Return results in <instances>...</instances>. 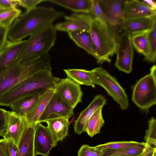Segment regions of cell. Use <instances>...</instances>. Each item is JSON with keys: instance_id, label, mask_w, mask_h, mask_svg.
<instances>
[{"instance_id": "7402d4cb", "label": "cell", "mask_w": 156, "mask_h": 156, "mask_svg": "<svg viewBox=\"0 0 156 156\" xmlns=\"http://www.w3.org/2000/svg\"><path fill=\"white\" fill-rule=\"evenodd\" d=\"M36 125H29L22 134L18 146L17 156H34V137Z\"/></svg>"}, {"instance_id": "ac0fdd59", "label": "cell", "mask_w": 156, "mask_h": 156, "mask_svg": "<svg viewBox=\"0 0 156 156\" xmlns=\"http://www.w3.org/2000/svg\"><path fill=\"white\" fill-rule=\"evenodd\" d=\"M156 11L149 8L140 0H126L123 11V19H131L156 15Z\"/></svg>"}, {"instance_id": "603a6c76", "label": "cell", "mask_w": 156, "mask_h": 156, "mask_svg": "<svg viewBox=\"0 0 156 156\" xmlns=\"http://www.w3.org/2000/svg\"><path fill=\"white\" fill-rule=\"evenodd\" d=\"M68 33L69 37L76 44L97 59L96 50L88 32L76 31Z\"/></svg>"}, {"instance_id": "8d00e7d4", "label": "cell", "mask_w": 156, "mask_h": 156, "mask_svg": "<svg viewBox=\"0 0 156 156\" xmlns=\"http://www.w3.org/2000/svg\"><path fill=\"white\" fill-rule=\"evenodd\" d=\"M9 28L10 27L0 25V51L8 40Z\"/></svg>"}, {"instance_id": "ba28073f", "label": "cell", "mask_w": 156, "mask_h": 156, "mask_svg": "<svg viewBox=\"0 0 156 156\" xmlns=\"http://www.w3.org/2000/svg\"><path fill=\"white\" fill-rule=\"evenodd\" d=\"M118 47L115 66L120 71L130 73L132 70L133 48L131 35L122 33L117 38Z\"/></svg>"}, {"instance_id": "44dd1931", "label": "cell", "mask_w": 156, "mask_h": 156, "mask_svg": "<svg viewBox=\"0 0 156 156\" xmlns=\"http://www.w3.org/2000/svg\"><path fill=\"white\" fill-rule=\"evenodd\" d=\"M68 118H60L45 122L56 144L68 136L70 122Z\"/></svg>"}, {"instance_id": "1f68e13d", "label": "cell", "mask_w": 156, "mask_h": 156, "mask_svg": "<svg viewBox=\"0 0 156 156\" xmlns=\"http://www.w3.org/2000/svg\"><path fill=\"white\" fill-rule=\"evenodd\" d=\"M148 128L145 131L144 137L145 142L151 146L156 147V119L152 117L148 122Z\"/></svg>"}, {"instance_id": "cb8c5ba5", "label": "cell", "mask_w": 156, "mask_h": 156, "mask_svg": "<svg viewBox=\"0 0 156 156\" xmlns=\"http://www.w3.org/2000/svg\"><path fill=\"white\" fill-rule=\"evenodd\" d=\"M68 9L74 13L89 14L92 0H45Z\"/></svg>"}, {"instance_id": "4fadbf2b", "label": "cell", "mask_w": 156, "mask_h": 156, "mask_svg": "<svg viewBox=\"0 0 156 156\" xmlns=\"http://www.w3.org/2000/svg\"><path fill=\"white\" fill-rule=\"evenodd\" d=\"M27 42V40L17 41H7L0 51V74L18 59Z\"/></svg>"}, {"instance_id": "7c38bea8", "label": "cell", "mask_w": 156, "mask_h": 156, "mask_svg": "<svg viewBox=\"0 0 156 156\" xmlns=\"http://www.w3.org/2000/svg\"><path fill=\"white\" fill-rule=\"evenodd\" d=\"M57 145L47 127L41 122L37 123L35 127L34 156H48L51 149Z\"/></svg>"}, {"instance_id": "ffe728a7", "label": "cell", "mask_w": 156, "mask_h": 156, "mask_svg": "<svg viewBox=\"0 0 156 156\" xmlns=\"http://www.w3.org/2000/svg\"><path fill=\"white\" fill-rule=\"evenodd\" d=\"M44 92L29 94L16 100L9 106L12 111L25 117L31 110L40 96Z\"/></svg>"}, {"instance_id": "60d3db41", "label": "cell", "mask_w": 156, "mask_h": 156, "mask_svg": "<svg viewBox=\"0 0 156 156\" xmlns=\"http://www.w3.org/2000/svg\"><path fill=\"white\" fill-rule=\"evenodd\" d=\"M10 156H17L19 149L18 146L11 140H7Z\"/></svg>"}, {"instance_id": "5b68a950", "label": "cell", "mask_w": 156, "mask_h": 156, "mask_svg": "<svg viewBox=\"0 0 156 156\" xmlns=\"http://www.w3.org/2000/svg\"><path fill=\"white\" fill-rule=\"evenodd\" d=\"M57 30L53 24L37 31L27 40L17 60L24 62L48 54L55 44Z\"/></svg>"}, {"instance_id": "30bf717a", "label": "cell", "mask_w": 156, "mask_h": 156, "mask_svg": "<svg viewBox=\"0 0 156 156\" xmlns=\"http://www.w3.org/2000/svg\"><path fill=\"white\" fill-rule=\"evenodd\" d=\"M64 20L56 23L54 27L58 31L68 33L83 31L88 32L90 28L93 18L90 14L73 13L65 16Z\"/></svg>"}, {"instance_id": "f35d334b", "label": "cell", "mask_w": 156, "mask_h": 156, "mask_svg": "<svg viewBox=\"0 0 156 156\" xmlns=\"http://www.w3.org/2000/svg\"><path fill=\"white\" fill-rule=\"evenodd\" d=\"M0 156H10L7 140H0Z\"/></svg>"}, {"instance_id": "484cf974", "label": "cell", "mask_w": 156, "mask_h": 156, "mask_svg": "<svg viewBox=\"0 0 156 156\" xmlns=\"http://www.w3.org/2000/svg\"><path fill=\"white\" fill-rule=\"evenodd\" d=\"M102 108H100L94 114L87 123L84 132L90 137L100 133L105 123L102 114Z\"/></svg>"}, {"instance_id": "9c48e42d", "label": "cell", "mask_w": 156, "mask_h": 156, "mask_svg": "<svg viewBox=\"0 0 156 156\" xmlns=\"http://www.w3.org/2000/svg\"><path fill=\"white\" fill-rule=\"evenodd\" d=\"M53 88L55 93L73 109L82 102L83 93L80 85L68 77L61 79Z\"/></svg>"}, {"instance_id": "d6986e66", "label": "cell", "mask_w": 156, "mask_h": 156, "mask_svg": "<svg viewBox=\"0 0 156 156\" xmlns=\"http://www.w3.org/2000/svg\"><path fill=\"white\" fill-rule=\"evenodd\" d=\"M55 93L54 89L52 88L40 96L31 110L24 118L29 124L36 125L38 122L40 117Z\"/></svg>"}, {"instance_id": "7a4b0ae2", "label": "cell", "mask_w": 156, "mask_h": 156, "mask_svg": "<svg viewBox=\"0 0 156 156\" xmlns=\"http://www.w3.org/2000/svg\"><path fill=\"white\" fill-rule=\"evenodd\" d=\"M45 69H52L49 54L23 62L17 60L0 74V98L24 80Z\"/></svg>"}, {"instance_id": "e0dca14e", "label": "cell", "mask_w": 156, "mask_h": 156, "mask_svg": "<svg viewBox=\"0 0 156 156\" xmlns=\"http://www.w3.org/2000/svg\"><path fill=\"white\" fill-rule=\"evenodd\" d=\"M29 125L24 117L10 112L6 133L3 138L12 140L18 146L22 134Z\"/></svg>"}, {"instance_id": "e575fe53", "label": "cell", "mask_w": 156, "mask_h": 156, "mask_svg": "<svg viewBox=\"0 0 156 156\" xmlns=\"http://www.w3.org/2000/svg\"><path fill=\"white\" fill-rule=\"evenodd\" d=\"M10 112L0 108V136L3 138L6 133Z\"/></svg>"}, {"instance_id": "d6a6232c", "label": "cell", "mask_w": 156, "mask_h": 156, "mask_svg": "<svg viewBox=\"0 0 156 156\" xmlns=\"http://www.w3.org/2000/svg\"><path fill=\"white\" fill-rule=\"evenodd\" d=\"M103 150L88 144L82 145L78 152L77 156H102Z\"/></svg>"}, {"instance_id": "f1b7e54d", "label": "cell", "mask_w": 156, "mask_h": 156, "mask_svg": "<svg viewBox=\"0 0 156 156\" xmlns=\"http://www.w3.org/2000/svg\"><path fill=\"white\" fill-rule=\"evenodd\" d=\"M145 146L120 149L103 150L102 156H137L142 153Z\"/></svg>"}, {"instance_id": "277c9868", "label": "cell", "mask_w": 156, "mask_h": 156, "mask_svg": "<svg viewBox=\"0 0 156 156\" xmlns=\"http://www.w3.org/2000/svg\"><path fill=\"white\" fill-rule=\"evenodd\" d=\"M96 48L98 63H110L118 47L116 36L106 23L93 18L89 32Z\"/></svg>"}, {"instance_id": "8992f818", "label": "cell", "mask_w": 156, "mask_h": 156, "mask_svg": "<svg viewBox=\"0 0 156 156\" xmlns=\"http://www.w3.org/2000/svg\"><path fill=\"white\" fill-rule=\"evenodd\" d=\"M132 100L140 109L147 111L156 104V66L150 73L140 78L133 89Z\"/></svg>"}, {"instance_id": "ab89813d", "label": "cell", "mask_w": 156, "mask_h": 156, "mask_svg": "<svg viewBox=\"0 0 156 156\" xmlns=\"http://www.w3.org/2000/svg\"><path fill=\"white\" fill-rule=\"evenodd\" d=\"M156 153V147L146 143L144 150L139 156H153Z\"/></svg>"}, {"instance_id": "4316f807", "label": "cell", "mask_w": 156, "mask_h": 156, "mask_svg": "<svg viewBox=\"0 0 156 156\" xmlns=\"http://www.w3.org/2000/svg\"><path fill=\"white\" fill-rule=\"evenodd\" d=\"M149 31V30H148ZM148 31L131 35L132 45L137 52L147 57L150 53V47L148 38Z\"/></svg>"}, {"instance_id": "3957f363", "label": "cell", "mask_w": 156, "mask_h": 156, "mask_svg": "<svg viewBox=\"0 0 156 156\" xmlns=\"http://www.w3.org/2000/svg\"><path fill=\"white\" fill-rule=\"evenodd\" d=\"M61 79L53 75L52 70H41L11 88L0 98V105L9 107L15 101L27 95L44 92L53 88Z\"/></svg>"}, {"instance_id": "4dcf8cb0", "label": "cell", "mask_w": 156, "mask_h": 156, "mask_svg": "<svg viewBox=\"0 0 156 156\" xmlns=\"http://www.w3.org/2000/svg\"><path fill=\"white\" fill-rule=\"evenodd\" d=\"M21 11L16 8L0 13V25L10 27L14 21L21 15Z\"/></svg>"}, {"instance_id": "836d02e7", "label": "cell", "mask_w": 156, "mask_h": 156, "mask_svg": "<svg viewBox=\"0 0 156 156\" xmlns=\"http://www.w3.org/2000/svg\"><path fill=\"white\" fill-rule=\"evenodd\" d=\"M89 14L93 18L107 23L105 16L99 5L98 0H92Z\"/></svg>"}, {"instance_id": "83f0119b", "label": "cell", "mask_w": 156, "mask_h": 156, "mask_svg": "<svg viewBox=\"0 0 156 156\" xmlns=\"http://www.w3.org/2000/svg\"><path fill=\"white\" fill-rule=\"evenodd\" d=\"M145 142L134 141H111L98 145L96 147L102 150H117L145 146Z\"/></svg>"}, {"instance_id": "b9f144b4", "label": "cell", "mask_w": 156, "mask_h": 156, "mask_svg": "<svg viewBox=\"0 0 156 156\" xmlns=\"http://www.w3.org/2000/svg\"><path fill=\"white\" fill-rule=\"evenodd\" d=\"M144 4L149 8L156 11V2L153 0H140Z\"/></svg>"}, {"instance_id": "6da1fadb", "label": "cell", "mask_w": 156, "mask_h": 156, "mask_svg": "<svg viewBox=\"0 0 156 156\" xmlns=\"http://www.w3.org/2000/svg\"><path fill=\"white\" fill-rule=\"evenodd\" d=\"M64 13L53 8L37 7L21 14L10 27L8 38L12 41L23 40L37 31L53 24Z\"/></svg>"}, {"instance_id": "74e56055", "label": "cell", "mask_w": 156, "mask_h": 156, "mask_svg": "<svg viewBox=\"0 0 156 156\" xmlns=\"http://www.w3.org/2000/svg\"><path fill=\"white\" fill-rule=\"evenodd\" d=\"M18 5L17 0H0V7L6 10L15 9Z\"/></svg>"}, {"instance_id": "5bb4252c", "label": "cell", "mask_w": 156, "mask_h": 156, "mask_svg": "<svg viewBox=\"0 0 156 156\" xmlns=\"http://www.w3.org/2000/svg\"><path fill=\"white\" fill-rule=\"evenodd\" d=\"M110 27H117L123 20V11L126 0H98Z\"/></svg>"}, {"instance_id": "d590c367", "label": "cell", "mask_w": 156, "mask_h": 156, "mask_svg": "<svg viewBox=\"0 0 156 156\" xmlns=\"http://www.w3.org/2000/svg\"><path fill=\"white\" fill-rule=\"evenodd\" d=\"M45 0H17L18 5L25 8L27 11L37 7V5Z\"/></svg>"}, {"instance_id": "ee69618b", "label": "cell", "mask_w": 156, "mask_h": 156, "mask_svg": "<svg viewBox=\"0 0 156 156\" xmlns=\"http://www.w3.org/2000/svg\"><path fill=\"white\" fill-rule=\"evenodd\" d=\"M140 155H137V156H139Z\"/></svg>"}, {"instance_id": "d4e9b609", "label": "cell", "mask_w": 156, "mask_h": 156, "mask_svg": "<svg viewBox=\"0 0 156 156\" xmlns=\"http://www.w3.org/2000/svg\"><path fill=\"white\" fill-rule=\"evenodd\" d=\"M67 77L80 85H84L95 87L91 70L82 69H63Z\"/></svg>"}, {"instance_id": "7bdbcfd3", "label": "cell", "mask_w": 156, "mask_h": 156, "mask_svg": "<svg viewBox=\"0 0 156 156\" xmlns=\"http://www.w3.org/2000/svg\"><path fill=\"white\" fill-rule=\"evenodd\" d=\"M8 10H9L5 9L0 7V13Z\"/></svg>"}, {"instance_id": "8fae6325", "label": "cell", "mask_w": 156, "mask_h": 156, "mask_svg": "<svg viewBox=\"0 0 156 156\" xmlns=\"http://www.w3.org/2000/svg\"><path fill=\"white\" fill-rule=\"evenodd\" d=\"M74 115V109L55 93L40 117L38 122L60 118L69 119Z\"/></svg>"}, {"instance_id": "f546056e", "label": "cell", "mask_w": 156, "mask_h": 156, "mask_svg": "<svg viewBox=\"0 0 156 156\" xmlns=\"http://www.w3.org/2000/svg\"><path fill=\"white\" fill-rule=\"evenodd\" d=\"M156 22L148 31V38L150 47L149 55L144 58V60L148 62L154 63L156 60Z\"/></svg>"}, {"instance_id": "9a60e30c", "label": "cell", "mask_w": 156, "mask_h": 156, "mask_svg": "<svg viewBox=\"0 0 156 156\" xmlns=\"http://www.w3.org/2000/svg\"><path fill=\"white\" fill-rule=\"evenodd\" d=\"M106 102V98L101 94L95 96L88 106L80 113L74 124L75 133L80 135L84 132L85 126L90 118L98 110L102 108Z\"/></svg>"}, {"instance_id": "2e32d148", "label": "cell", "mask_w": 156, "mask_h": 156, "mask_svg": "<svg viewBox=\"0 0 156 156\" xmlns=\"http://www.w3.org/2000/svg\"><path fill=\"white\" fill-rule=\"evenodd\" d=\"M156 15L123 20L119 27L122 33L132 34L149 30L156 23Z\"/></svg>"}, {"instance_id": "52a82bcc", "label": "cell", "mask_w": 156, "mask_h": 156, "mask_svg": "<svg viewBox=\"0 0 156 156\" xmlns=\"http://www.w3.org/2000/svg\"><path fill=\"white\" fill-rule=\"evenodd\" d=\"M91 71L95 84L103 87L108 94L118 104L121 109H126L129 106L127 95L115 78L101 67H96Z\"/></svg>"}]
</instances>
